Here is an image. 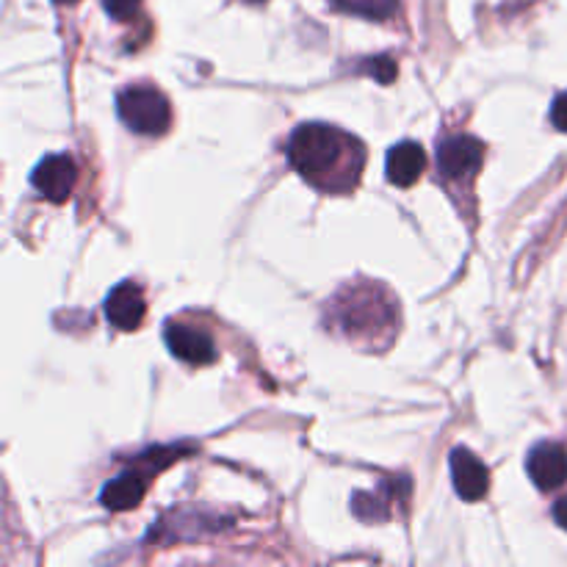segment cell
Here are the masks:
<instances>
[{
	"instance_id": "cell-1",
	"label": "cell",
	"mask_w": 567,
	"mask_h": 567,
	"mask_svg": "<svg viewBox=\"0 0 567 567\" xmlns=\"http://www.w3.org/2000/svg\"><path fill=\"white\" fill-rule=\"evenodd\" d=\"M286 153L293 169L327 194L352 192L365 166L363 142L327 122H302L288 138Z\"/></svg>"
},
{
	"instance_id": "cell-2",
	"label": "cell",
	"mask_w": 567,
	"mask_h": 567,
	"mask_svg": "<svg viewBox=\"0 0 567 567\" xmlns=\"http://www.w3.org/2000/svg\"><path fill=\"white\" fill-rule=\"evenodd\" d=\"M116 114L138 136H161L169 131V100L155 86H127L116 94Z\"/></svg>"
},
{
	"instance_id": "cell-3",
	"label": "cell",
	"mask_w": 567,
	"mask_h": 567,
	"mask_svg": "<svg viewBox=\"0 0 567 567\" xmlns=\"http://www.w3.org/2000/svg\"><path fill=\"white\" fill-rule=\"evenodd\" d=\"M482 161H485V144L468 133H457L437 144V169L446 181H471L480 172Z\"/></svg>"
},
{
	"instance_id": "cell-4",
	"label": "cell",
	"mask_w": 567,
	"mask_h": 567,
	"mask_svg": "<svg viewBox=\"0 0 567 567\" xmlns=\"http://www.w3.org/2000/svg\"><path fill=\"white\" fill-rule=\"evenodd\" d=\"M78 166L70 155H44L31 172V186L42 194L48 203H66L75 188Z\"/></svg>"
},
{
	"instance_id": "cell-5",
	"label": "cell",
	"mask_w": 567,
	"mask_h": 567,
	"mask_svg": "<svg viewBox=\"0 0 567 567\" xmlns=\"http://www.w3.org/2000/svg\"><path fill=\"white\" fill-rule=\"evenodd\" d=\"M164 341L177 360L188 365H208L216 360V343L208 330L186 324V321H169L164 330Z\"/></svg>"
},
{
	"instance_id": "cell-6",
	"label": "cell",
	"mask_w": 567,
	"mask_h": 567,
	"mask_svg": "<svg viewBox=\"0 0 567 567\" xmlns=\"http://www.w3.org/2000/svg\"><path fill=\"white\" fill-rule=\"evenodd\" d=\"M449 465H452L454 491H457L463 502L476 504L487 496V491H491V471L474 452L463 446L454 449Z\"/></svg>"
},
{
	"instance_id": "cell-7",
	"label": "cell",
	"mask_w": 567,
	"mask_h": 567,
	"mask_svg": "<svg viewBox=\"0 0 567 567\" xmlns=\"http://www.w3.org/2000/svg\"><path fill=\"white\" fill-rule=\"evenodd\" d=\"M526 471L537 491H557L567 482V452L559 443H537L526 457Z\"/></svg>"
},
{
	"instance_id": "cell-8",
	"label": "cell",
	"mask_w": 567,
	"mask_h": 567,
	"mask_svg": "<svg viewBox=\"0 0 567 567\" xmlns=\"http://www.w3.org/2000/svg\"><path fill=\"white\" fill-rule=\"evenodd\" d=\"M144 313H147V302H144L142 288L133 280L120 282V286L105 297V319H109L116 330H136V327H142Z\"/></svg>"
},
{
	"instance_id": "cell-9",
	"label": "cell",
	"mask_w": 567,
	"mask_h": 567,
	"mask_svg": "<svg viewBox=\"0 0 567 567\" xmlns=\"http://www.w3.org/2000/svg\"><path fill=\"white\" fill-rule=\"evenodd\" d=\"M426 169V153L419 142H399L388 150L385 175L393 186L410 188L421 181Z\"/></svg>"
},
{
	"instance_id": "cell-10",
	"label": "cell",
	"mask_w": 567,
	"mask_h": 567,
	"mask_svg": "<svg viewBox=\"0 0 567 567\" xmlns=\"http://www.w3.org/2000/svg\"><path fill=\"white\" fill-rule=\"evenodd\" d=\"M144 493H147L144 476H138L136 471H125V474L114 476V480L103 487L100 502H103V507L111 509V513H127V509L142 504Z\"/></svg>"
},
{
	"instance_id": "cell-11",
	"label": "cell",
	"mask_w": 567,
	"mask_h": 567,
	"mask_svg": "<svg viewBox=\"0 0 567 567\" xmlns=\"http://www.w3.org/2000/svg\"><path fill=\"white\" fill-rule=\"evenodd\" d=\"M336 6L369 20H388L396 11L399 0H336Z\"/></svg>"
},
{
	"instance_id": "cell-12",
	"label": "cell",
	"mask_w": 567,
	"mask_h": 567,
	"mask_svg": "<svg viewBox=\"0 0 567 567\" xmlns=\"http://www.w3.org/2000/svg\"><path fill=\"white\" fill-rule=\"evenodd\" d=\"M352 509L363 520H385L388 518V509L382 507L380 498L374 502V496H369V493H358V496L352 498Z\"/></svg>"
},
{
	"instance_id": "cell-13",
	"label": "cell",
	"mask_w": 567,
	"mask_h": 567,
	"mask_svg": "<svg viewBox=\"0 0 567 567\" xmlns=\"http://www.w3.org/2000/svg\"><path fill=\"white\" fill-rule=\"evenodd\" d=\"M103 9L109 11L116 22H127L138 14L142 0H103Z\"/></svg>"
},
{
	"instance_id": "cell-14",
	"label": "cell",
	"mask_w": 567,
	"mask_h": 567,
	"mask_svg": "<svg viewBox=\"0 0 567 567\" xmlns=\"http://www.w3.org/2000/svg\"><path fill=\"white\" fill-rule=\"evenodd\" d=\"M551 122H554V127H557V131L567 133V92L557 94V97H554V103H551Z\"/></svg>"
},
{
	"instance_id": "cell-15",
	"label": "cell",
	"mask_w": 567,
	"mask_h": 567,
	"mask_svg": "<svg viewBox=\"0 0 567 567\" xmlns=\"http://www.w3.org/2000/svg\"><path fill=\"white\" fill-rule=\"evenodd\" d=\"M371 72L377 75V81L391 83L393 75H396V64H393V61H388L385 55H380V61H371Z\"/></svg>"
},
{
	"instance_id": "cell-16",
	"label": "cell",
	"mask_w": 567,
	"mask_h": 567,
	"mask_svg": "<svg viewBox=\"0 0 567 567\" xmlns=\"http://www.w3.org/2000/svg\"><path fill=\"white\" fill-rule=\"evenodd\" d=\"M554 518H557V524L567 532V496H563L557 504H554Z\"/></svg>"
},
{
	"instance_id": "cell-17",
	"label": "cell",
	"mask_w": 567,
	"mask_h": 567,
	"mask_svg": "<svg viewBox=\"0 0 567 567\" xmlns=\"http://www.w3.org/2000/svg\"><path fill=\"white\" fill-rule=\"evenodd\" d=\"M55 3H75V0H55Z\"/></svg>"
},
{
	"instance_id": "cell-18",
	"label": "cell",
	"mask_w": 567,
	"mask_h": 567,
	"mask_svg": "<svg viewBox=\"0 0 567 567\" xmlns=\"http://www.w3.org/2000/svg\"><path fill=\"white\" fill-rule=\"evenodd\" d=\"M255 3H260V0H255Z\"/></svg>"
}]
</instances>
